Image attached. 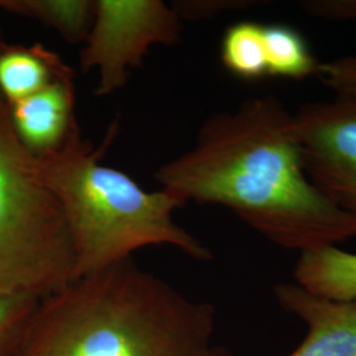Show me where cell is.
Here are the masks:
<instances>
[{"mask_svg": "<svg viewBox=\"0 0 356 356\" xmlns=\"http://www.w3.org/2000/svg\"><path fill=\"white\" fill-rule=\"evenodd\" d=\"M188 202L231 210L269 242L300 252L356 238V218L307 177L296 116L276 97L211 115L189 151L154 173Z\"/></svg>", "mask_w": 356, "mask_h": 356, "instance_id": "6da1fadb", "label": "cell"}, {"mask_svg": "<svg viewBox=\"0 0 356 356\" xmlns=\"http://www.w3.org/2000/svg\"><path fill=\"white\" fill-rule=\"evenodd\" d=\"M214 323L213 305L127 259L41 300L16 356H201Z\"/></svg>", "mask_w": 356, "mask_h": 356, "instance_id": "7a4b0ae2", "label": "cell"}, {"mask_svg": "<svg viewBox=\"0 0 356 356\" xmlns=\"http://www.w3.org/2000/svg\"><path fill=\"white\" fill-rule=\"evenodd\" d=\"M116 126L95 149L76 126L61 147L36 156L38 170L63 206L76 250V279L98 272L149 245H172L195 260L211 252L178 226L184 204L166 191H147L127 173L101 161Z\"/></svg>", "mask_w": 356, "mask_h": 356, "instance_id": "3957f363", "label": "cell"}, {"mask_svg": "<svg viewBox=\"0 0 356 356\" xmlns=\"http://www.w3.org/2000/svg\"><path fill=\"white\" fill-rule=\"evenodd\" d=\"M73 238L36 156L17 139L0 103V296L45 300L76 280Z\"/></svg>", "mask_w": 356, "mask_h": 356, "instance_id": "277c9868", "label": "cell"}, {"mask_svg": "<svg viewBox=\"0 0 356 356\" xmlns=\"http://www.w3.org/2000/svg\"><path fill=\"white\" fill-rule=\"evenodd\" d=\"M181 19L161 0H97L81 69L98 74L97 95H110L127 82L153 45H175Z\"/></svg>", "mask_w": 356, "mask_h": 356, "instance_id": "5b68a950", "label": "cell"}, {"mask_svg": "<svg viewBox=\"0 0 356 356\" xmlns=\"http://www.w3.org/2000/svg\"><path fill=\"white\" fill-rule=\"evenodd\" d=\"M294 116L307 177L356 218V98L306 103Z\"/></svg>", "mask_w": 356, "mask_h": 356, "instance_id": "8992f818", "label": "cell"}, {"mask_svg": "<svg viewBox=\"0 0 356 356\" xmlns=\"http://www.w3.org/2000/svg\"><path fill=\"white\" fill-rule=\"evenodd\" d=\"M275 297L307 325L304 342L288 356H356V302L323 298L296 282L276 285Z\"/></svg>", "mask_w": 356, "mask_h": 356, "instance_id": "52a82bcc", "label": "cell"}, {"mask_svg": "<svg viewBox=\"0 0 356 356\" xmlns=\"http://www.w3.org/2000/svg\"><path fill=\"white\" fill-rule=\"evenodd\" d=\"M73 79L72 69L66 66L44 89L8 106L13 131L32 154L57 149L78 126Z\"/></svg>", "mask_w": 356, "mask_h": 356, "instance_id": "ba28073f", "label": "cell"}, {"mask_svg": "<svg viewBox=\"0 0 356 356\" xmlns=\"http://www.w3.org/2000/svg\"><path fill=\"white\" fill-rule=\"evenodd\" d=\"M293 276L297 285L312 294L356 302V254L337 245L301 252Z\"/></svg>", "mask_w": 356, "mask_h": 356, "instance_id": "9c48e42d", "label": "cell"}, {"mask_svg": "<svg viewBox=\"0 0 356 356\" xmlns=\"http://www.w3.org/2000/svg\"><path fill=\"white\" fill-rule=\"evenodd\" d=\"M65 67L60 56L42 45L6 44L0 51V95L13 106L44 89Z\"/></svg>", "mask_w": 356, "mask_h": 356, "instance_id": "30bf717a", "label": "cell"}, {"mask_svg": "<svg viewBox=\"0 0 356 356\" xmlns=\"http://www.w3.org/2000/svg\"><path fill=\"white\" fill-rule=\"evenodd\" d=\"M0 10L38 20L69 42H85L92 24V0H0Z\"/></svg>", "mask_w": 356, "mask_h": 356, "instance_id": "8fae6325", "label": "cell"}, {"mask_svg": "<svg viewBox=\"0 0 356 356\" xmlns=\"http://www.w3.org/2000/svg\"><path fill=\"white\" fill-rule=\"evenodd\" d=\"M268 76L305 79L317 76L321 63L310 51L306 38L292 26H264Z\"/></svg>", "mask_w": 356, "mask_h": 356, "instance_id": "7c38bea8", "label": "cell"}, {"mask_svg": "<svg viewBox=\"0 0 356 356\" xmlns=\"http://www.w3.org/2000/svg\"><path fill=\"white\" fill-rule=\"evenodd\" d=\"M220 58L229 73L244 81L267 76L264 24L239 22L229 26L222 38Z\"/></svg>", "mask_w": 356, "mask_h": 356, "instance_id": "4fadbf2b", "label": "cell"}, {"mask_svg": "<svg viewBox=\"0 0 356 356\" xmlns=\"http://www.w3.org/2000/svg\"><path fill=\"white\" fill-rule=\"evenodd\" d=\"M41 300L26 294L0 296V356H16Z\"/></svg>", "mask_w": 356, "mask_h": 356, "instance_id": "5bb4252c", "label": "cell"}, {"mask_svg": "<svg viewBox=\"0 0 356 356\" xmlns=\"http://www.w3.org/2000/svg\"><path fill=\"white\" fill-rule=\"evenodd\" d=\"M317 76L337 97L356 98V54L319 64Z\"/></svg>", "mask_w": 356, "mask_h": 356, "instance_id": "9a60e30c", "label": "cell"}, {"mask_svg": "<svg viewBox=\"0 0 356 356\" xmlns=\"http://www.w3.org/2000/svg\"><path fill=\"white\" fill-rule=\"evenodd\" d=\"M254 1L242 0H193V1H177L176 6H172L179 19H207L218 13H226L231 10H239L251 7Z\"/></svg>", "mask_w": 356, "mask_h": 356, "instance_id": "2e32d148", "label": "cell"}, {"mask_svg": "<svg viewBox=\"0 0 356 356\" xmlns=\"http://www.w3.org/2000/svg\"><path fill=\"white\" fill-rule=\"evenodd\" d=\"M298 4L302 11L313 17L356 22V0H304Z\"/></svg>", "mask_w": 356, "mask_h": 356, "instance_id": "e0dca14e", "label": "cell"}, {"mask_svg": "<svg viewBox=\"0 0 356 356\" xmlns=\"http://www.w3.org/2000/svg\"><path fill=\"white\" fill-rule=\"evenodd\" d=\"M201 356H229L227 353H225V351H222V350H219V348H210V350H207L206 353H204V355Z\"/></svg>", "mask_w": 356, "mask_h": 356, "instance_id": "ac0fdd59", "label": "cell"}, {"mask_svg": "<svg viewBox=\"0 0 356 356\" xmlns=\"http://www.w3.org/2000/svg\"><path fill=\"white\" fill-rule=\"evenodd\" d=\"M6 44H7V42L1 38V33H0V51H1L3 48H4V45H6ZM1 102H4V99H3V98H1V95H0V103Z\"/></svg>", "mask_w": 356, "mask_h": 356, "instance_id": "d6986e66", "label": "cell"}]
</instances>
